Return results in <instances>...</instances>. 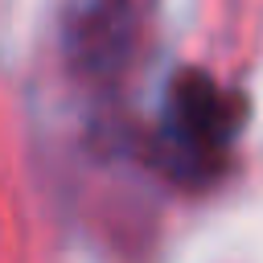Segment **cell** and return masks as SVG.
I'll return each mask as SVG.
<instances>
[{
	"instance_id": "obj_1",
	"label": "cell",
	"mask_w": 263,
	"mask_h": 263,
	"mask_svg": "<svg viewBox=\"0 0 263 263\" xmlns=\"http://www.w3.org/2000/svg\"><path fill=\"white\" fill-rule=\"evenodd\" d=\"M242 119V95L222 86L214 74L189 66L164 90V103L148 132V156L181 189H205L230 164Z\"/></svg>"
},
{
	"instance_id": "obj_2",
	"label": "cell",
	"mask_w": 263,
	"mask_h": 263,
	"mask_svg": "<svg viewBox=\"0 0 263 263\" xmlns=\"http://www.w3.org/2000/svg\"><path fill=\"white\" fill-rule=\"evenodd\" d=\"M152 0H66L62 45L78 74L90 82H115L144 37Z\"/></svg>"
}]
</instances>
